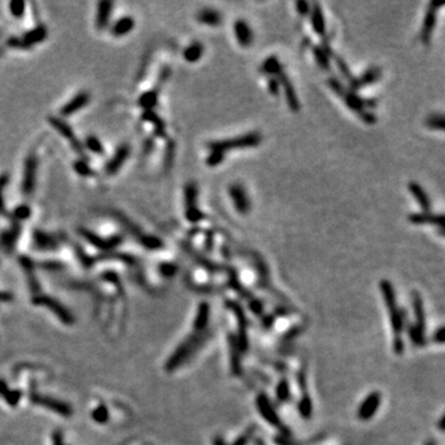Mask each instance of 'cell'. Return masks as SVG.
<instances>
[{
  "mask_svg": "<svg viewBox=\"0 0 445 445\" xmlns=\"http://www.w3.org/2000/svg\"><path fill=\"white\" fill-rule=\"evenodd\" d=\"M380 290H381L382 297H384V300L390 313V320H391L392 332H394V351L396 354H402L404 349L403 342H402L401 338L402 329H403V320H402L401 313H399L398 305H397L394 286L390 281L382 280L380 282Z\"/></svg>",
  "mask_w": 445,
  "mask_h": 445,
  "instance_id": "1",
  "label": "cell"
},
{
  "mask_svg": "<svg viewBox=\"0 0 445 445\" xmlns=\"http://www.w3.org/2000/svg\"><path fill=\"white\" fill-rule=\"evenodd\" d=\"M328 86L329 88L337 94L338 97L343 99V101L345 103V105L355 114H361L364 110H369V109L376 108L377 100L376 99H366L365 100L362 97H360L359 94L355 93V92L350 91L349 88H345L344 84L342 83V81H339L335 77L328 79Z\"/></svg>",
  "mask_w": 445,
  "mask_h": 445,
  "instance_id": "2",
  "label": "cell"
},
{
  "mask_svg": "<svg viewBox=\"0 0 445 445\" xmlns=\"http://www.w3.org/2000/svg\"><path fill=\"white\" fill-rule=\"evenodd\" d=\"M262 143V135L260 131H250L243 134L233 139L225 140H214L207 144V148L210 151H219V152H229L231 150H240V148H256Z\"/></svg>",
  "mask_w": 445,
  "mask_h": 445,
  "instance_id": "3",
  "label": "cell"
},
{
  "mask_svg": "<svg viewBox=\"0 0 445 445\" xmlns=\"http://www.w3.org/2000/svg\"><path fill=\"white\" fill-rule=\"evenodd\" d=\"M228 192L236 212L241 215L248 214L251 210V199L246 188L241 183L235 182L229 186Z\"/></svg>",
  "mask_w": 445,
  "mask_h": 445,
  "instance_id": "4",
  "label": "cell"
},
{
  "mask_svg": "<svg viewBox=\"0 0 445 445\" xmlns=\"http://www.w3.org/2000/svg\"><path fill=\"white\" fill-rule=\"evenodd\" d=\"M443 2H437V1H431L428 5V9H427L426 15H424L423 22H422V29H421V40L424 45L431 44L432 35H433L434 29H436L437 25V17H438V11L442 6H443Z\"/></svg>",
  "mask_w": 445,
  "mask_h": 445,
  "instance_id": "5",
  "label": "cell"
},
{
  "mask_svg": "<svg viewBox=\"0 0 445 445\" xmlns=\"http://www.w3.org/2000/svg\"><path fill=\"white\" fill-rule=\"evenodd\" d=\"M37 166H39V160L37 156L34 152L29 153L26 157L24 165V173H22V182L21 188L25 195H31L35 190V183H36V175H37Z\"/></svg>",
  "mask_w": 445,
  "mask_h": 445,
  "instance_id": "6",
  "label": "cell"
},
{
  "mask_svg": "<svg viewBox=\"0 0 445 445\" xmlns=\"http://www.w3.org/2000/svg\"><path fill=\"white\" fill-rule=\"evenodd\" d=\"M382 77V69L377 66L369 67L365 72H362L359 77L352 79V82L349 83V89L350 91L355 92L356 93L359 89L364 88V87L371 86V84L376 83L381 79Z\"/></svg>",
  "mask_w": 445,
  "mask_h": 445,
  "instance_id": "7",
  "label": "cell"
},
{
  "mask_svg": "<svg viewBox=\"0 0 445 445\" xmlns=\"http://www.w3.org/2000/svg\"><path fill=\"white\" fill-rule=\"evenodd\" d=\"M47 36V31L44 26H37L35 29L30 30L29 32L24 35L21 39H11L9 41V45L12 47H21V49H27L34 45L40 44L44 41Z\"/></svg>",
  "mask_w": 445,
  "mask_h": 445,
  "instance_id": "8",
  "label": "cell"
},
{
  "mask_svg": "<svg viewBox=\"0 0 445 445\" xmlns=\"http://www.w3.org/2000/svg\"><path fill=\"white\" fill-rule=\"evenodd\" d=\"M277 78L278 81H280L281 89H282L283 94H285L286 97V103H287L288 108H290L291 111H293V113H298V111L300 110V103L299 99H298L297 92H296L290 77H288V74L286 73V72H283V73H281Z\"/></svg>",
  "mask_w": 445,
  "mask_h": 445,
  "instance_id": "9",
  "label": "cell"
},
{
  "mask_svg": "<svg viewBox=\"0 0 445 445\" xmlns=\"http://www.w3.org/2000/svg\"><path fill=\"white\" fill-rule=\"evenodd\" d=\"M233 30H234V36H235L236 41H238V44L240 45L241 47L247 49V47H250L251 45L253 44V40H255L253 31L252 29H251L250 24H248L246 20L244 19L236 20L233 25Z\"/></svg>",
  "mask_w": 445,
  "mask_h": 445,
  "instance_id": "10",
  "label": "cell"
},
{
  "mask_svg": "<svg viewBox=\"0 0 445 445\" xmlns=\"http://www.w3.org/2000/svg\"><path fill=\"white\" fill-rule=\"evenodd\" d=\"M381 404V394L380 392H372L366 398L362 401L359 411H357V417L361 421H369L375 416L380 408Z\"/></svg>",
  "mask_w": 445,
  "mask_h": 445,
  "instance_id": "11",
  "label": "cell"
},
{
  "mask_svg": "<svg viewBox=\"0 0 445 445\" xmlns=\"http://www.w3.org/2000/svg\"><path fill=\"white\" fill-rule=\"evenodd\" d=\"M131 152V148L130 145L128 144H123L118 148V150L115 151V153L113 155V157L110 158V161H108L105 165V171L106 175L111 176V175H115L119 170L121 168V166L125 163V161L128 160V157L130 156Z\"/></svg>",
  "mask_w": 445,
  "mask_h": 445,
  "instance_id": "12",
  "label": "cell"
},
{
  "mask_svg": "<svg viewBox=\"0 0 445 445\" xmlns=\"http://www.w3.org/2000/svg\"><path fill=\"white\" fill-rule=\"evenodd\" d=\"M312 53L317 64L323 71H330V68H332L330 56L333 53V49L330 45L328 44V41L325 42V39H323L322 45H313Z\"/></svg>",
  "mask_w": 445,
  "mask_h": 445,
  "instance_id": "13",
  "label": "cell"
},
{
  "mask_svg": "<svg viewBox=\"0 0 445 445\" xmlns=\"http://www.w3.org/2000/svg\"><path fill=\"white\" fill-rule=\"evenodd\" d=\"M49 123H51L52 126H53V128L56 129V130L58 131V133L61 134V135L63 136V138L66 139L67 141H69V143L72 144V146H73L74 150H76L77 152H78V153L79 152H81V153L83 152V150H82V145L78 143V140H77L76 135H74V133H73V130H72V128L68 125V124L66 123V121L62 120L61 118H56V116H49Z\"/></svg>",
  "mask_w": 445,
  "mask_h": 445,
  "instance_id": "14",
  "label": "cell"
},
{
  "mask_svg": "<svg viewBox=\"0 0 445 445\" xmlns=\"http://www.w3.org/2000/svg\"><path fill=\"white\" fill-rule=\"evenodd\" d=\"M256 403H257L258 411H260V413L262 414L265 421H267L268 423H270L272 427H275V428L283 429V426L282 423H281L280 418H278V416L276 414L275 409H273L272 404L270 403L268 398L265 397V395H260V396L257 397V399H256Z\"/></svg>",
  "mask_w": 445,
  "mask_h": 445,
  "instance_id": "15",
  "label": "cell"
},
{
  "mask_svg": "<svg viewBox=\"0 0 445 445\" xmlns=\"http://www.w3.org/2000/svg\"><path fill=\"white\" fill-rule=\"evenodd\" d=\"M309 15L310 25H312L314 34L324 39L325 35H327V22H325L324 14H323V9L319 2H312V9H310Z\"/></svg>",
  "mask_w": 445,
  "mask_h": 445,
  "instance_id": "16",
  "label": "cell"
},
{
  "mask_svg": "<svg viewBox=\"0 0 445 445\" xmlns=\"http://www.w3.org/2000/svg\"><path fill=\"white\" fill-rule=\"evenodd\" d=\"M409 223L414 225H423V224H432V225L439 226V229L443 233L444 217L443 214H434L432 212H418L412 213L408 215Z\"/></svg>",
  "mask_w": 445,
  "mask_h": 445,
  "instance_id": "17",
  "label": "cell"
},
{
  "mask_svg": "<svg viewBox=\"0 0 445 445\" xmlns=\"http://www.w3.org/2000/svg\"><path fill=\"white\" fill-rule=\"evenodd\" d=\"M408 191L412 196H413L414 199L417 200V203L419 204V207L422 208V212H431L432 208V202L431 198H429L428 193L424 190L423 186L419 185L416 181H411L408 183Z\"/></svg>",
  "mask_w": 445,
  "mask_h": 445,
  "instance_id": "18",
  "label": "cell"
},
{
  "mask_svg": "<svg viewBox=\"0 0 445 445\" xmlns=\"http://www.w3.org/2000/svg\"><path fill=\"white\" fill-rule=\"evenodd\" d=\"M91 100V96H89L87 92H81V93L77 94L76 97L71 99L68 103L64 104L61 109V115L62 116H69L73 115L74 113L79 111L81 109H83L87 104Z\"/></svg>",
  "mask_w": 445,
  "mask_h": 445,
  "instance_id": "19",
  "label": "cell"
},
{
  "mask_svg": "<svg viewBox=\"0 0 445 445\" xmlns=\"http://www.w3.org/2000/svg\"><path fill=\"white\" fill-rule=\"evenodd\" d=\"M79 233L82 234V236H83V238L86 239L89 244L97 246L98 248H104V250L114 247V246H116L121 241V239H119L118 236L110 238L109 240H104V239H101L100 236H98L97 234H94L93 231L87 230V229H79Z\"/></svg>",
  "mask_w": 445,
  "mask_h": 445,
  "instance_id": "20",
  "label": "cell"
},
{
  "mask_svg": "<svg viewBox=\"0 0 445 445\" xmlns=\"http://www.w3.org/2000/svg\"><path fill=\"white\" fill-rule=\"evenodd\" d=\"M197 21L199 24L207 25L210 27H218L223 24V16L220 11L213 7H204L197 14Z\"/></svg>",
  "mask_w": 445,
  "mask_h": 445,
  "instance_id": "21",
  "label": "cell"
},
{
  "mask_svg": "<svg viewBox=\"0 0 445 445\" xmlns=\"http://www.w3.org/2000/svg\"><path fill=\"white\" fill-rule=\"evenodd\" d=\"M260 72L265 76L275 77L277 78L281 73H283V64L280 61L277 56H270L262 62V64L260 66Z\"/></svg>",
  "mask_w": 445,
  "mask_h": 445,
  "instance_id": "22",
  "label": "cell"
},
{
  "mask_svg": "<svg viewBox=\"0 0 445 445\" xmlns=\"http://www.w3.org/2000/svg\"><path fill=\"white\" fill-rule=\"evenodd\" d=\"M412 305H413L414 317H416V325H414V327L424 333L426 314H424V307L423 302H422V298L417 292L412 293Z\"/></svg>",
  "mask_w": 445,
  "mask_h": 445,
  "instance_id": "23",
  "label": "cell"
},
{
  "mask_svg": "<svg viewBox=\"0 0 445 445\" xmlns=\"http://www.w3.org/2000/svg\"><path fill=\"white\" fill-rule=\"evenodd\" d=\"M183 196H185V209L191 210L195 209L198 207V196H199V190H198V186L195 182H188L186 183L185 191H183Z\"/></svg>",
  "mask_w": 445,
  "mask_h": 445,
  "instance_id": "24",
  "label": "cell"
},
{
  "mask_svg": "<svg viewBox=\"0 0 445 445\" xmlns=\"http://www.w3.org/2000/svg\"><path fill=\"white\" fill-rule=\"evenodd\" d=\"M111 10H113V2L111 1H100L98 4V10H97V16H96V25L99 30L106 27L109 19H110Z\"/></svg>",
  "mask_w": 445,
  "mask_h": 445,
  "instance_id": "25",
  "label": "cell"
},
{
  "mask_svg": "<svg viewBox=\"0 0 445 445\" xmlns=\"http://www.w3.org/2000/svg\"><path fill=\"white\" fill-rule=\"evenodd\" d=\"M204 54V45L200 41H195L183 49V57L188 63H196Z\"/></svg>",
  "mask_w": 445,
  "mask_h": 445,
  "instance_id": "26",
  "label": "cell"
},
{
  "mask_svg": "<svg viewBox=\"0 0 445 445\" xmlns=\"http://www.w3.org/2000/svg\"><path fill=\"white\" fill-rule=\"evenodd\" d=\"M135 26V21H134V17L131 16H124L121 19H119L115 24L111 27V34L115 37H121L128 35L129 32H131V30Z\"/></svg>",
  "mask_w": 445,
  "mask_h": 445,
  "instance_id": "27",
  "label": "cell"
},
{
  "mask_svg": "<svg viewBox=\"0 0 445 445\" xmlns=\"http://www.w3.org/2000/svg\"><path fill=\"white\" fill-rule=\"evenodd\" d=\"M143 119L146 121H150L155 128V134L158 138H166V125L162 119L157 115L153 110H148L143 114Z\"/></svg>",
  "mask_w": 445,
  "mask_h": 445,
  "instance_id": "28",
  "label": "cell"
},
{
  "mask_svg": "<svg viewBox=\"0 0 445 445\" xmlns=\"http://www.w3.org/2000/svg\"><path fill=\"white\" fill-rule=\"evenodd\" d=\"M158 94H160V89L157 88L144 93L143 96L140 97V99H139V104H140L141 108L145 109V111L153 110V108L157 105Z\"/></svg>",
  "mask_w": 445,
  "mask_h": 445,
  "instance_id": "29",
  "label": "cell"
},
{
  "mask_svg": "<svg viewBox=\"0 0 445 445\" xmlns=\"http://www.w3.org/2000/svg\"><path fill=\"white\" fill-rule=\"evenodd\" d=\"M35 243L39 246V248H45V250H49V248H54V246L57 245L56 239L53 238L49 234L45 233V231L37 230L35 231Z\"/></svg>",
  "mask_w": 445,
  "mask_h": 445,
  "instance_id": "30",
  "label": "cell"
},
{
  "mask_svg": "<svg viewBox=\"0 0 445 445\" xmlns=\"http://www.w3.org/2000/svg\"><path fill=\"white\" fill-rule=\"evenodd\" d=\"M139 241L144 247L148 248V250H160L163 247V241L157 236L150 235V234H140Z\"/></svg>",
  "mask_w": 445,
  "mask_h": 445,
  "instance_id": "31",
  "label": "cell"
},
{
  "mask_svg": "<svg viewBox=\"0 0 445 445\" xmlns=\"http://www.w3.org/2000/svg\"><path fill=\"white\" fill-rule=\"evenodd\" d=\"M209 312L210 308L208 303H202L199 305V309H198L197 318L195 320V328L196 330H203L208 324V320H209Z\"/></svg>",
  "mask_w": 445,
  "mask_h": 445,
  "instance_id": "32",
  "label": "cell"
},
{
  "mask_svg": "<svg viewBox=\"0 0 445 445\" xmlns=\"http://www.w3.org/2000/svg\"><path fill=\"white\" fill-rule=\"evenodd\" d=\"M330 58L334 59L335 63H337V67H338V68H339V72H340V73H342V76L344 77L345 81H346L347 83L352 82V79H354L355 77L352 76L351 69H350L349 64L346 63V61H345V59L343 58V57H340L339 54L335 53L334 51H333V53H332V56H330Z\"/></svg>",
  "mask_w": 445,
  "mask_h": 445,
  "instance_id": "33",
  "label": "cell"
},
{
  "mask_svg": "<svg viewBox=\"0 0 445 445\" xmlns=\"http://www.w3.org/2000/svg\"><path fill=\"white\" fill-rule=\"evenodd\" d=\"M426 125H427V128H429L431 130L444 131V128H445L444 115L442 113L431 114V115L426 119Z\"/></svg>",
  "mask_w": 445,
  "mask_h": 445,
  "instance_id": "34",
  "label": "cell"
},
{
  "mask_svg": "<svg viewBox=\"0 0 445 445\" xmlns=\"http://www.w3.org/2000/svg\"><path fill=\"white\" fill-rule=\"evenodd\" d=\"M175 143L173 141H168L167 146H166V151H165V157H163V167L165 170H170L171 166L173 163V157H175Z\"/></svg>",
  "mask_w": 445,
  "mask_h": 445,
  "instance_id": "35",
  "label": "cell"
},
{
  "mask_svg": "<svg viewBox=\"0 0 445 445\" xmlns=\"http://www.w3.org/2000/svg\"><path fill=\"white\" fill-rule=\"evenodd\" d=\"M225 155L226 153L224 152H219V151H210L209 155L207 156V160H205V163H207L209 167H217V166L222 165L225 160Z\"/></svg>",
  "mask_w": 445,
  "mask_h": 445,
  "instance_id": "36",
  "label": "cell"
},
{
  "mask_svg": "<svg viewBox=\"0 0 445 445\" xmlns=\"http://www.w3.org/2000/svg\"><path fill=\"white\" fill-rule=\"evenodd\" d=\"M86 146L88 148V150L97 153V155H103L104 153L103 145H101L100 141H99L97 138H94V136H88V138H87Z\"/></svg>",
  "mask_w": 445,
  "mask_h": 445,
  "instance_id": "37",
  "label": "cell"
},
{
  "mask_svg": "<svg viewBox=\"0 0 445 445\" xmlns=\"http://www.w3.org/2000/svg\"><path fill=\"white\" fill-rule=\"evenodd\" d=\"M186 219L192 224H198L202 220H204L205 214L199 209V208H195V209L191 210H185Z\"/></svg>",
  "mask_w": 445,
  "mask_h": 445,
  "instance_id": "38",
  "label": "cell"
},
{
  "mask_svg": "<svg viewBox=\"0 0 445 445\" xmlns=\"http://www.w3.org/2000/svg\"><path fill=\"white\" fill-rule=\"evenodd\" d=\"M299 412L302 414L303 418H309L310 414H312V401H310L309 396L304 395L303 398L299 402Z\"/></svg>",
  "mask_w": 445,
  "mask_h": 445,
  "instance_id": "39",
  "label": "cell"
},
{
  "mask_svg": "<svg viewBox=\"0 0 445 445\" xmlns=\"http://www.w3.org/2000/svg\"><path fill=\"white\" fill-rule=\"evenodd\" d=\"M267 91L272 97H278L281 94V84L278 78L271 77L267 81Z\"/></svg>",
  "mask_w": 445,
  "mask_h": 445,
  "instance_id": "40",
  "label": "cell"
},
{
  "mask_svg": "<svg viewBox=\"0 0 445 445\" xmlns=\"http://www.w3.org/2000/svg\"><path fill=\"white\" fill-rule=\"evenodd\" d=\"M296 9L297 12L302 17H307L310 14V9H312V2L305 1V0H298L296 2Z\"/></svg>",
  "mask_w": 445,
  "mask_h": 445,
  "instance_id": "41",
  "label": "cell"
},
{
  "mask_svg": "<svg viewBox=\"0 0 445 445\" xmlns=\"http://www.w3.org/2000/svg\"><path fill=\"white\" fill-rule=\"evenodd\" d=\"M15 219L17 220H25L31 215V209H30L27 205H19V207L15 208L14 213H12Z\"/></svg>",
  "mask_w": 445,
  "mask_h": 445,
  "instance_id": "42",
  "label": "cell"
},
{
  "mask_svg": "<svg viewBox=\"0 0 445 445\" xmlns=\"http://www.w3.org/2000/svg\"><path fill=\"white\" fill-rule=\"evenodd\" d=\"M204 248L208 251V252H212L213 247H214V244H215V233L214 230L212 229H208L205 230L204 233Z\"/></svg>",
  "mask_w": 445,
  "mask_h": 445,
  "instance_id": "43",
  "label": "cell"
},
{
  "mask_svg": "<svg viewBox=\"0 0 445 445\" xmlns=\"http://www.w3.org/2000/svg\"><path fill=\"white\" fill-rule=\"evenodd\" d=\"M10 12L12 14V16L15 17H21L24 15L25 11V2L24 1H11L9 4Z\"/></svg>",
  "mask_w": 445,
  "mask_h": 445,
  "instance_id": "44",
  "label": "cell"
},
{
  "mask_svg": "<svg viewBox=\"0 0 445 445\" xmlns=\"http://www.w3.org/2000/svg\"><path fill=\"white\" fill-rule=\"evenodd\" d=\"M74 171L81 176H91L92 170L88 166V163L83 160H78L74 163Z\"/></svg>",
  "mask_w": 445,
  "mask_h": 445,
  "instance_id": "45",
  "label": "cell"
},
{
  "mask_svg": "<svg viewBox=\"0 0 445 445\" xmlns=\"http://www.w3.org/2000/svg\"><path fill=\"white\" fill-rule=\"evenodd\" d=\"M277 396L281 401H287L288 396H290V386H288L287 381H281L280 385L277 387Z\"/></svg>",
  "mask_w": 445,
  "mask_h": 445,
  "instance_id": "46",
  "label": "cell"
},
{
  "mask_svg": "<svg viewBox=\"0 0 445 445\" xmlns=\"http://www.w3.org/2000/svg\"><path fill=\"white\" fill-rule=\"evenodd\" d=\"M359 118L366 125H375L377 123V116L371 110H364L361 114H359Z\"/></svg>",
  "mask_w": 445,
  "mask_h": 445,
  "instance_id": "47",
  "label": "cell"
},
{
  "mask_svg": "<svg viewBox=\"0 0 445 445\" xmlns=\"http://www.w3.org/2000/svg\"><path fill=\"white\" fill-rule=\"evenodd\" d=\"M160 271L166 277H171L177 272V266L172 262H162L160 265Z\"/></svg>",
  "mask_w": 445,
  "mask_h": 445,
  "instance_id": "48",
  "label": "cell"
},
{
  "mask_svg": "<svg viewBox=\"0 0 445 445\" xmlns=\"http://www.w3.org/2000/svg\"><path fill=\"white\" fill-rule=\"evenodd\" d=\"M7 183V177L6 176H1L0 177V213H4L5 212V207H4V202H2V197H1V190L4 188V186Z\"/></svg>",
  "mask_w": 445,
  "mask_h": 445,
  "instance_id": "49",
  "label": "cell"
},
{
  "mask_svg": "<svg viewBox=\"0 0 445 445\" xmlns=\"http://www.w3.org/2000/svg\"><path fill=\"white\" fill-rule=\"evenodd\" d=\"M250 437H251V431L246 432V433H244L243 436L239 437V438L234 442L233 445H246L247 444L248 439H250Z\"/></svg>",
  "mask_w": 445,
  "mask_h": 445,
  "instance_id": "50",
  "label": "cell"
},
{
  "mask_svg": "<svg viewBox=\"0 0 445 445\" xmlns=\"http://www.w3.org/2000/svg\"><path fill=\"white\" fill-rule=\"evenodd\" d=\"M434 340H436L437 343H439V344H443V342H444V328L443 327H441L438 329V332L434 333Z\"/></svg>",
  "mask_w": 445,
  "mask_h": 445,
  "instance_id": "51",
  "label": "cell"
},
{
  "mask_svg": "<svg viewBox=\"0 0 445 445\" xmlns=\"http://www.w3.org/2000/svg\"><path fill=\"white\" fill-rule=\"evenodd\" d=\"M214 445H225V443H224V441L222 438H218V439H215Z\"/></svg>",
  "mask_w": 445,
  "mask_h": 445,
  "instance_id": "52",
  "label": "cell"
},
{
  "mask_svg": "<svg viewBox=\"0 0 445 445\" xmlns=\"http://www.w3.org/2000/svg\"><path fill=\"white\" fill-rule=\"evenodd\" d=\"M428 445H434V444H433V443H429Z\"/></svg>",
  "mask_w": 445,
  "mask_h": 445,
  "instance_id": "53",
  "label": "cell"
}]
</instances>
